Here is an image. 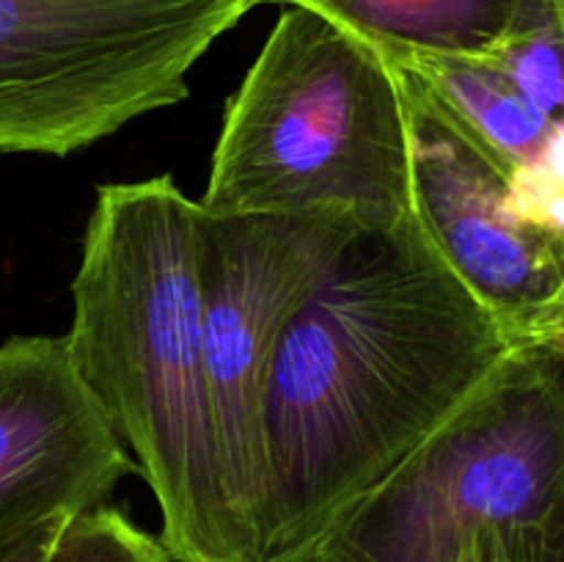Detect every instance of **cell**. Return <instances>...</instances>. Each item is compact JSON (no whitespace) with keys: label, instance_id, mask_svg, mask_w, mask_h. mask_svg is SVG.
<instances>
[{"label":"cell","instance_id":"cell-1","mask_svg":"<svg viewBox=\"0 0 564 562\" xmlns=\"http://www.w3.org/2000/svg\"><path fill=\"white\" fill-rule=\"evenodd\" d=\"M516 345L416 213L356 231L270 364L259 562L317 549Z\"/></svg>","mask_w":564,"mask_h":562},{"label":"cell","instance_id":"cell-2","mask_svg":"<svg viewBox=\"0 0 564 562\" xmlns=\"http://www.w3.org/2000/svg\"><path fill=\"white\" fill-rule=\"evenodd\" d=\"M174 562H237L204 367L198 202L171 174L97 191L64 334Z\"/></svg>","mask_w":564,"mask_h":562},{"label":"cell","instance_id":"cell-3","mask_svg":"<svg viewBox=\"0 0 564 562\" xmlns=\"http://www.w3.org/2000/svg\"><path fill=\"white\" fill-rule=\"evenodd\" d=\"M198 207L386 231L413 215L411 119L397 66L286 6L224 110Z\"/></svg>","mask_w":564,"mask_h":562},{"label":"cell","instance_id":"cell-4","mask_svg":"<svg viewBox=\"0 0 564 562\" xmlns=\"http://www.w3.org/2000/svg\"><path fill=\"white\" fill-rule=\"evenodd\" d=\"M564 501V339L521 342L323 540L339 562H463Z\"/></svg>","mask_w":564,"mask_h":562},{"label":"cell","instance_id":"cell-5","mask_svg":"<svg viewBox=\"0 0 564 562\" xmlns=\"http://www.w3.org/2000/svg\"><path fill=\"white\" fill-rule=\"evenodd\" d=\"M257 0H0V154L66 158L185 102Z\"/></svg>","mask_w":564,"mask_h":562},{"label":"cell","instance_id":"cell-6","mask_svg":"<svg viewBox=\"0 0 564 562\" xmlns=\"http://www.w3.org/2000/svg\"><path fill=\"white\" fill-rule=\"evenodd\" d=\"M356 229L198 207L204 367L237 562H259L262 400L275 347Z\"/></svg>","mask_w":564,"mask_h":562},{"label":"cell","instance_id":"cell-7","mask_svg":"<svg viewBox=\"0 0 564 562\" xmlns=\"http://www.w3.org/2000/svg\"><path fill=\"white\" fill-rule=\"evenodd\" d=\"M400 80L411 119L413 213L430 240L512 342L564 339V240L518 220L507 204L510 176Z\"/></svg>","mask_w":564,"mask_h":562},{"label":"cell","instance_id":"cell-8","mask_svg":"<svg viewBox=\"0 0 564 562\" xmlns=\"http://www.w3.org/2000/svg\"><path fill=\"white\" fill-rule=\"evenodd\" d=\"M135 461L77 378L64 336L0 345V549L97 510Z\"/></svg>","mask_w":564,"mask_h":562},{"label":"cell","instance_id":"cell-9","mask_svg":"<svg viewBox=\"0 0 564 562\" xmlns=\"http://www.w3.org/2000/svg\"><path fill=\"white\" fill-rule=\"evenodd\" d=\"M262 3L314 11L397 64L416 55L488 58L538 0H257Z\"/></svg>","mask_w":564,"mask_h":562},{"label":"cell","instance_id":"cell-10","mask_svg":"<svg viewBox=\"0 0 564 562\" xmlns=\"http://www.w3.org/2000/svg\"><path fill=\"white\" fill-rule=\"evenodd\" d=\"M394 66L452 130L507 176L532 163L556 127L485 58L416 55Z\"/></svg>","mask_w":564,"mask_h":562},{"label":"cell","instance_id":"cell-11","mask_svg":"<svg viewBox=\"0 0 564 562\" xmlns=\"http://www.w3.org/2000/svg\"><path fill=\"white\" fill-rule=\"evenodd\" d=\"M551 125L564 121V20L556 0H538L518 31L488 55Z\"/></svg>","mask_w":564,"mask_h":562},{"label":"cell","instance_id":"cell-12","mask_svg":"<svg viewBox=\"0 0 564 562\" xmlns=\"http://www.w3.org/2000/svg\"><path fill=\"white\" fill-rule=\"evenodd\" d=\"M50 562H174L160 538L132 523L116 507H97L72 518Z\"/></svg>","mask_w":564,"mask_h":562},{"label":"cell","instance_id":"cell-13","mask_svg":"<svg viewBox=\"0 0 564 562\" xmlns=\"http://www.w3.org/2000/svg\"><path fill=\"white\" fill-rule=\"evenodd\" d=\"M466 562H564V501L532 521L485 529Z\"/></svg>","mask_w":564,"mask_h":562},{"label":"cell","instance_id":"cell-14","mask_svg":"<svg viewBox=\"0 0 564 562\" xmlns=\"http://www.w3.org/2000/svg\"><path fill=\"white\" fill-rule=\"evenodd\" d=\"M69 521L72 518H55V521L39 523L31 532L3 545L0 549V562H50L53 560L55 543H58L61 532H64Z\"/></svg>","mask_w":564,"mask_h":562},{"label":"cell","instance_id":"cell-15","mask_svg":"<svg viewBox=\"0 0 564 562\" xmlns=\"http://www.w3.org/2000/svg\"><path fill=\"white\" fill-rule=\"evenodd\" d=\"M290 562H339V560H336V556H334V551H330L328 545H325V543H319L317 549L306 551V554L295 556V560H290Z\"/></svg>","mask_w":564,"mask_h":562},{"label":"cell","instance_id":"cell-16","mask_svg":"<svg viewBox=\"0 0 564 562\" xmlns=\"http://www.w3.org/2000/svg\"><path fill=\"white\" fill-rule=\"evenodd\" d=\"M556 3H560V14H562V20H564V0H556Z\"/></svg>","mask_w":564,"mask_h":562},{"label":"cell","instance_id":"cell-17","mask_svg":"<svg viewBox=\"0 0 564 562\" xmlns=\"http://www.w3.org/2000/svg\"><path fill=\"white\" fill-rule=\"evenodd\" d=\"M466 554H468V551H466ZM463 562H466V560H463Z\"/></svg>","mask_w":564,"mask_h":562}]
</instances>
